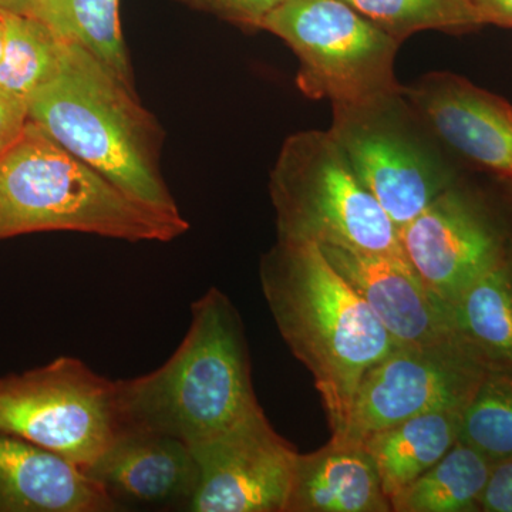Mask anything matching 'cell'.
Masks as SVG:
<instances>
[{
  "label": "cell",
  "mask_w": 512,
  "mask_h": 512,
  "mask_svg": "<svg viewBox=\"0 0 512 512\" xmlns=\"http://www.w3.org/2000/svg\"><path fill=\"white\" fill-rule=\"evenodd\" d=\"M28 123V101L0 89V158L18 143Z\"/></svg>",
  "instance_id": "25"
},
{
  "label": "cell",
  "mask_w": 512,
  "mask_h": 512,
  "mask_svg": "<svg viewBox=\"0 0 512 512\" xmlns=\"http://www.w3.org/2000/svg\"><path fill=\"white\" fill-rule=\"evenodd\" d=\"M461 414L458 410L419 414L363 440L375 460L384 493L390 501L457 443Z\"/></svg>",
  "instance_id": "18"
},
{
  "label": "cell",
  "mask_w": 512,
  "mask_h": 512,
  "mask_svg": "<svg viewBox=\"0 0 512 512\" xmlns=\"http://www.w3.org/2000/svg\"><path fill=\"white\" fill-rule=\"evenodd\" d=\"M30 15L42 20L62 42L89 52L136 92L120 28L119 0H33Z\"/></svg>",
  "instance_id": "19"
},
{
  "label": "cell",
  "mask_w": 512,
  "mask_h": 512,
  "mask_svg": "<svg viewBox=\"0 0 512 512\" xmlns=\"http://www.w3.org/2000/svg\"><path fill=\"white\" fill-rule=\"evenodd\" d=\"M320 249L397 346L451 338L450 305L423 284L406 259L355 249Z\"/></svg>",
  "instance_id": "13"
},
{
  "label": "cell",
  "mask_w": 512,
  "mask_h": 512,
  "mask_svg": "<svg viewBox=\"0 0 512 512\" xmlns=\"http://www.w3.org/2000/svg\"><path fill=\"white\" fill-rule=\"evenodd\" d=\"M3 10H0V57H2L3 52V42H5V23H3Z\"/></svg>",
  "instance_id": "29"
},
{
  "label": "cell",
  "mask_w": 512,
  "mask_h": 512,
  "mask_svg": "<svg viewBox=\"0 0 512 512\" xmlns=\"http://www.w3.org/2000/svg\"><path fill=\"white\" fill-rule=\"evenodd\" d=\"M5 42L0 57V89L28 101L59 73L64 42L30 13L3 10Z\"/></svg>",
  "instance_id": "21"
},
{
  "label": "cell",
  "mask_w": 512,
  "mask_h": 512,
  "mask_svg": "<svg viewBox=\"0 0 512 512\" xmlns=\"http://www.w3.org/2000/svg\"><path fill=\"white\" fill-rule=\"evenodd\" d=\"M33 0H0V10L8 12L30 13Z\"/></svg>",
  "instance_id": "28"
},
{
  "label": "cell",
  "mask_w": 512,
  "mask_h": 512,
  "mask_svg": "<svg viewBox=\"0 0 512 512\" xmlns=\"http://www.w3.org/2000/svg\"><path fill=\"white\" fill-rule=\"evenodd\" d=\"M400 43L423 30L467 33L483 28L473 0H343Z\"/></svg>",
  "instance_id": "22"
},
{
  "label": "cell",
  "mask_w": 512,
  "mask_h": 512,
  "mask_svg": "<svg viewBox=\"0 0 512 512\" xmlns=\"http://www.w3.org/2000/svg\"><path fill=\"white\" fill-rule=\"evenodd\" d=\"M485 373L453 336L429 345L397 346L360 380L342 436L363 441L419 414L463 412Z\"/></svg>",
  "instance_id": "10"
},
{
  "label": "cell",
  "mask_w": 512,
  "mask_h": 512,
  "mask_svg": "<svg viewBox=\"0 0 512 512\" xmlns=\"http://www.w3.org/2000/svg\"><path fill=\"white\" fill-rule=\"evenodd\" d=\"M481 511L512 512V458L493 464L481 498Z\"/></svg>",
  "instance_id": "26"
},
{
  "label": "cell",
  "mask_w": 512,
  "mask_h": 512,
  "mask_svg": "<svg viewBox=\"0 0 512 512\" xmlns=\"http://www.w3.org/2000/svg\"><path fill=\"white\" fill-rule=\"evenodd\" d=\"M120 505L175 507L187 511L198 468L191 447L150 431L121 430L109 448L87 468Z\"/></svg>",
  "instance_id": "14"
},
{
  "label": "cell",
  "mask_w": 512,
  "mask_h": 512,
  "mask_svg": "<svg viewBox=\"0 0 512 512\" xmlns=\"http://www.w3.org/2000/svg\"><path fill=\"white\" fill-rule=\"evenodd\" d=\"M493 463L458 440L443 457L402 493L392 498L394 512L481 511Z\"/></svg>",
  "instance_id": "20"
},
{
  "label": "cell",
  "mask_w": 512,
  "mask_h": 512,
  "mask_svg": "<svg viewBox=\"0 0 512 512\" xmlns=\"http://www.w3.org/2000/svg\"><path fill=\"white\" fill-rule=\"evenodd\" d=\"M198 468L190 512H285L298 451L264 410L190 446Z\"/></svg>",
  "instance_id": "11"
},
{
  "label": "cell",
  "mask_w": 512,
  "mask_h": 512,
  "mask_svg": "<svg viewBox=\"0 0 512 512\" xmlns=\"http://www.w3.org/2000/svg\"><path fill=\"white\" fill-rule=\"evenodd\" d=\"M29 120L131 197L180 212L160 170L156 119L89 52L64 43L59 73L28 99Z\"/></svg>",
  "instance_id": "3"
},
{
  "label": "cell",
  "mask_w": 512,
  "mask_h": 512,
  "mask_svg": "<svg viewBox=\"0 0 512 512\" xmlns=\"http://www.w3.org/2000/svg\"><path fill=\"white\" fill-rule=\"evenodd\" d=\"M285 512H393L365 443L332 436L298 454Z\"/></svg>",
  "instance_id": "16"
},
{
  "label": "cell",
  "mask_w": 512,
  "mask_h": 512,
  "mask_svg": "<svg viewBox=\"0 0 512 512\" xmlns=\"http://www.w3.org/2000/svg\"><path fill=\"white\" fill-rule=\"evenodd\" d=\"M261 29L298 57L296 86L309 99L352 103L403 87L394 77L402 43L343 0H284Z\"/></svg>",
  "instance_id": "7"
},
{
  "label": "cell",
  "mask_w": 512,
  "mask_h": 512,
  "mask_svg": "<svg viewBox=\"0 0 512 512\" xmlns=\"http://www.w3.org/2000/svg\"><path fill=\"white\" fill-rule=\"evenodd\" d=\"M191 8L211 13L245 29H261L262 20L284 0H181Z\"/></svg>",
  "instance_id": "24"
},
{
  "label": "cell",
  "mask_w": 512,
  "mask_h": 512,
  "mask_svg": "<svg viewBox=\"0 0 512 512\" xmlns=\"http://www.w3.org/2000/svg\"><path fill=\"white\" fill-rule=\"evenodd\" d=\"M450 329L487 372L512 373V256L451 303Z\"/></svg>",
  "instance_id": "17"
},
{
  "label": "cell",
  "mask_w": 512,
  "mask_h": 512,
  "mask_svg": "<svg viewBox=\"0 0 512 512\" xmlns=\"http://www.w3.org/2000/svg\"><path fill=\"white\" fill-rule=\"evenodd\" d=\"M484 25L512 29V0H473Z\"/></svg>",
  "instance_id": "27"
},
{
  "label": "cell",
  "mask_w": 512,
  "mask_h": 512,
  "mask_svg": "<svg viewBox=\"0 0 512 512\" xmlns=\"http://www.w3.org/2000/svg\"><path fill=\"white\" fill-rule=\"evenodd\" d=\"M121 507L82 467L0 431V512H116Z\"/></svg>",
  "instance_id": "15"
},
{
  "label": "cell",
  "mask_w": 512,
  "mask_h": 512,
  "mask_svg": "<svg viewBox=\"0 0 512 512\" xmlns=\"http://www.w3.org/2000/svg\"><path fill=\"white\" fill-rule=\"evenodd\" d=\"M190 225L131 197L29 120L0 158V241L33 232L73 231L124 241L168 242Z\"/></svg>",
  "instance_id": "4"
},
{
  "label": "cell",
  "mask_w": 512,
  "mask_h": 512,
  "mask_svg": "<svg viewBox=\"0 0 512 512\" xmlns=\"http://www.w3.org/2000/svg\"><path fill=\"white\" fill-rule=\"evenodd\" d=\"M259 279L282 339L312 373L332 436H342L360 380L397 343L318 245L278 239Z\"/></svg>",
  "instance_id": "1"
},
{
  "label": "cell",
  "mask_w": 512,
  "mask_h": 512,
  "mask_svg": "<svg viewBox=\"0 0 512 512\" xmlns=\"http://www.w3.org/2000/svg\"><path fill=\"white\" fill-rule=\"evenodd\" d=\"M278 239L406 259L399 228L328 131L286 138L271 173Z\"/></svg>",
  "instance_id": "5"
},
{
  "label": "cell",
  "mask_w": 512,
  "mask_h": 512,
  "mask_svg": "<svg viewBox=\"0 0 512 512\" xmlns=\"http://www.w3.org/2000/svg\"><path fill=\"white\" fill-rule=\"evenodd\" d=\"M121 430L150 431L188 446L261 409L244 323L218 288L191 305V322L170 359L147 375L116 380Z\"/></svg>",
  "instance_id": "2"
},
{
  "label": "cell",
  "mask_w": 512,
  "mask_h": 512,
  "mask_svg": "<svg viewBox=\"0 0 512 512\" xmlns=\"http://www.w3.org/2000/svg\"><path fill=\"white\" fill-rule=\"evenodd\" d=\"M0 431L87 470L121 431L116 380L67 356L0 377Z\"/></svg>",
  "instance_id": "9"
},
{
  "label": "cell",
  "mask_w": 512,
  "mask_h": 512,
  "mask_svg": "<svg viewBox=\"0 0 512 512\" xmlns=\"http://www.w3.org/2000/svg\"><path fill=\"white\" fill-rule=\"evenodd\" d=\"M329 133L397 228L414 220L464 174L404 87L332 104Z\"/></svg>",
  "instance_id": "6"
},
{
  "label": "cell",
  "mask_w": 512,
  "mask_h": 512,
  "mask_svg": "<svg viewBox=\"0 0 512 512\" xmlns=\"http://www.w3.org/2000/svg\"><path fill=\"white\" fill-rule=\"evenodd\" d=\"M406 261L451 305L468 286L512 256V185L483 184L466 173L399 228Z\"/></svg>",
  "instance_id": "8"
},
{
  "label": "cell",
  "mask_w": 512,
  "mask_h": 512,
  "mask_svg": "<svg viewBox=\"0 0 512 512\" xmlns=\"http://www.w3.org/2000/svg\"><path fill=\"white\" fill-rule=\"evenodd\" d=\"M458 440L493 464L512 458V373H485L461 414Z\"/></svg>",
  "instance_id": "23"
},
{
  "label": "cell",
  "mask_w": 512,
  "mask_h": 512,
  "mask_svg": "<svg viewBox=\"0 0 512 512\" xmlns=\"http://www.w3.org/2000/svg\"><path fill=\"white\" fill-rule=\"evenodd\" d=\"M404 94L458 160L512 185L511 103L450 72L424 74Z\"/></svg>",
  "instance_id": "12"
}]
</instances>
